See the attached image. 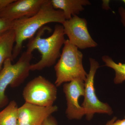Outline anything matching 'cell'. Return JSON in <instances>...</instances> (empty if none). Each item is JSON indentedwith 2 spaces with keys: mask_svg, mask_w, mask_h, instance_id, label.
I'll return each instance as SVG.
<instances>
[{
  "mask_svg": "<svg viewBox=\"0 0 125 125\" xmlns=\"http://www.w3.org/2000/svg\"><path fill=\"white\" fill-rule=\"evenodd\" d=\"M66 19L63 12L54 9L51 0H47L35 15L13 22L12 29L15 34V43L13 52V60L20 54L24 42L34 36L45 25L51 23L63 24Z\"/></svg>",
  "mask_w": 125,
  "mask_h": 125,
  "instance_id": "6da1fadb",
  "label": "cell"
},
{
  "mask_svg": "<svg viewBox=\"0 0 125 125\" xmlns=\"http://www.w3.org/2000/svg\"><path fill=\"white\" fill-rule=\"evenodd\" d=\"M51 30L49 27L44 26L38 31L36 36L29 39L26 51L32 53L37 49L41 54L40 60L30 65L31 71H40L51 67L60 56L61 48L66 40L63 26L56 25L51 36L46 38L42 37L45 31Z\"/></svg>",
  "mask_w": 125,
  "mask_h": 125,
  "instance_id": "7a4b0ae2",
  "label": "cell"
},
{
  "mask_svg": "<svg viewBox=\"0 0 125 125\" xmlns=\"http://www.w3.org/2000/svg\"><path fill=\"white\" fill-rule=\"evenodd\" d=\"M63 46L60 59L54 67L56 86L59 87L63 83L77 79L85 82L88 74L83 67V53L68 39Z\"/></svg>",
  "mask_w": 125,
  "mask_h": 125,
  "instance_id": "3957f363",
  "label": "cell"
},
{
  "mask_svg": "<svg viewBox=\"0 0 125 125\" xmlns=\"http://www.w3.org/2000/svg\"><path fill=\"white\" fill-rule=\"evenodd\" d=\"M32 56V53L26 51L14 64L11 59L5 61L0 72V108L7 102L5 92L7 87L11 85L15 87L20 85L28 76Z\"/></svg>",
  "mask_w": 125,
  "mask_h": 125,
  "instance_id": "277c9868",
  "label": "cell"
},
{
  "mask_svg": "<svg viewBox=\"0 0 125 125\" xmlns=\"http://www.w3.org/2000/svg\"><path fill=\"white\" fill-rule=\"evenodd\" d=\"M57 94L56 86L40 75L29 82L23 93L25 102L46 107L53 106Z\"/></svg>",
  "mask_w": 125,
  "mask_h": 125,
  "instance_id": "5b68a950",
  "label": "cell"
},
{
  "mask_svg": "<svg viewBox=\"0 0 125 125\" xmlns=\"http://www.w3.org/2000/svg\"><path fill=\"white\" fill-rule=\"evenodd\" d=\"M90 69L85 80L84 100L82 106L84 110L86 119L90 120L95 113H102L111 115L112 109L108 104L99 100L95 93L94 85V76L97 70L100 67L99 64L94 58H89Z\"/></svg>",
  "mask_w": 125,
  "mask_h": 125,
  "instance_id": "8992f818",
  "label": "cell"
},
{
  "mask_svg": "<svg viewBox=\"0 0 125 125\" xmlns=\"http://www.w3.org/2000/svg\"><path fill=\"white\" fill-rule=\"evenodd\" d=\"M65 35L73 45L80 49L95 47L98 45L92 38L87 28V21L77 15L66 20L62 25Z\"/></svg>",
  "mask_w": 125,
  "mask_h": 125,
  "instance_id": "52a82bcc",
  "label": "cell"
},
{
  "mask_svg": "<svg viewBox=\"0 0 125 125\" xmlns=\"http://www.w3.org/2000/svg\"><path fill=\"white\" fill-rule=\"evenodd\" d=\"M63 91L67 101L66 114L70 120H80L85 115L84 109L79 103L80 97L84 96V81L77 79L65 83L63 85Z\"/></svg>",
  "mask_w": 125,
  "mask_h": 125,
  "instance_id": "ba28073f",
  "label": "cell"
},
{
  "mask_svg": "<svg viewBox=\"0 0 125 125\" xmlns=\"http://www.w3.org/2000/svg\"><path fill=\"white\" fill-rule=\"evenodd\" d=\"M47 0H15L0 11V18L13 21L35 15Z\"/></svg>",
  "mask_w": 125,
  "mask_h": 125,
  "instance_id": "9c48e42d",
  "label": "cell"
},
{
  "mask_svg": "<svg viewBox=\"0 0 125 125\" xmlns=\"http://www.w3.org/2000/svg\"><path fill=\"white\" fill-rule=\"evenodd\" d=\"M57 110L58 107L55 105L46 107L25 102L18 108L17 125H43Z\"/></svg>",
  "mask_w": 125,
  "mask_h": 125,
  "instance_id": "30bf717a",
  "label": "cell"
},
{
  "mask_svg": "<svg viewBox=\"0 0 125 125\" xmlns=\"http://www.w3.org/2000/svg\"><path fill=\"white\" fill-rule=\"evenodd\" d=\"M54 9L63 12L66 20L79 14L84 10V6L90 4L87 0H51Z\"/></svg>",
  "mask_w": 125,
  "mask_h": 125,
  "instance_id": "8fae6325",
  "label": "cell"
},
{
  "mask_svg": "<svg viewBox=\"0 0 125 125\" xmlns=\"http://www.w3.org/2000/svg\"><path fill=\"white\" fill-rule=\"evenodd\" d=\"M15 40V34L13 29L0 36V72L5 61L8 59L13 61L12 55Z\"/></svg>",
  "mask_w": 125,
  "mask_h": 125,
  "instance_id": "7c38bea8",
  "label": "cell"
},
{
  "mask_svg": "<svg viewBox=\"0 0 125 125\" xmlns=\"http://www.w3.org/2000/svg\"><path fill=\"white\" fill-rule=\"evenodd\" d=\"M18 105L15 101L10 102L7 107L0 112V125H17Z\"/></svg>",
  "mask_w": 125,
  "mask_h": 125,
  "instance_id": "4fadbf2b",
  "label": "cell"
},
{
  "mask_svg": "<svg viewBox=\"0 0 125 125\" xmlns=\"http://www.w3.org/2000/svg\"><path fill=\"white\" fill-rule=\"evenodd\" d=\"M105 65L113 69L115 75L114 80V83L116 84L121 83L125 81V63H117L111 57L107 55L102 57Z\"/></svg>",
  "mask_w": 125,
  "mask_h": 125,
  "instance_id": "5bb4252c",
  "label": "cell"
},
{
  "mask_svg": "<svg viewBox=\"0 0 125 125\" xmlns=\"http://www.w3.org/2000/svg\"><path fill=\"white\" fill-rule=\"evenodd\" d=\"M13 22L0 18V36L12 29Z\"/></svg>",
  "mask_w": 125,
  "mask_h": 125,
  "instance_id": "9a60e30c",
  "label": "cell"
},
{
  "mask_svg": "<svg viewBox=\"0 0 125 125\" xmlns=\"http://www.w3.org/2000/svg\"><path fill=\"white\" fill-rule=\"evenodd\" d=\"M15 0H0V11L5 9Z\"/></svg>",
  "mask_w": 125,
  "mask_h": 125,
  "instance_id": "2e32d148",
  "label": "cell"
},
{
  "mask_svg": "<svg viewBox=\"0 0 125 125\" xmlns=\"http://www.w3.org/2000/svg\"><path fill=\"white\" fill-rule=\"evenodd\" d=\"M43 125H57L55 119L51 116L44 122Z\"/></svg>",
  "mask_w": 125,
  "mask_h": 125,
  "instance_id": "e0dca14e",
  "label": "cell"
},
{
  "mask_svg": "<svg viewBox=\"0 0 125 125\" xmlns=\"http://www.w3.org/2000/svg\"><path fill=\"white\" fill-rule=\"evenodd\" d=\"M123 1L125 4V0H123ZM119 11L121 18V22L125 27V9L123 7H120L119 9Z\"/></svg>",
  "mask_w": 125,
  "mask_h": 125,
  "instance_id": "ac0fdd59",
  "label": "cell"
},
{
  "mask_svg": "<svg viewBox=\"0 0 125 125\" xmlns=\"http://www.w3.org/2000/svg\"><path fill=\"white\" fill-rule=\"evenodd\" d=\"M112 125H125V118L122 120L115 121Z\"/></svg>",
  "mask_w": 125,
  "mask_h": 125,
  "instance_id": "d6986e66",
  "label": "cell"
},
{
  "mask_svg": "<svg viewBox=\"0 0 125 125\" xmlns=\"http://www.w3.org/2000/svg\"><path fill=\"white\" fill-rule=\"evenodd\" d=\"M117 117H114L111 120L108 121L106 123V125H112L114 122L116 120Z\"/></svg>",
  "mask_w": 125,
  "mask_h": 125,
  "instance_id": "ffe728a7",
  "label": "cell"
},
{
  "mask_svg": "<svg viewBox=\"0 0 125 125\" xmlns=\"http://www.w3.org/2000/svg\"></svg>",
  "mask_w": 125,
  "mask_h": 125,
  "instance_id": "44dd1931",
  "label": "cell"
}]
</instances>
